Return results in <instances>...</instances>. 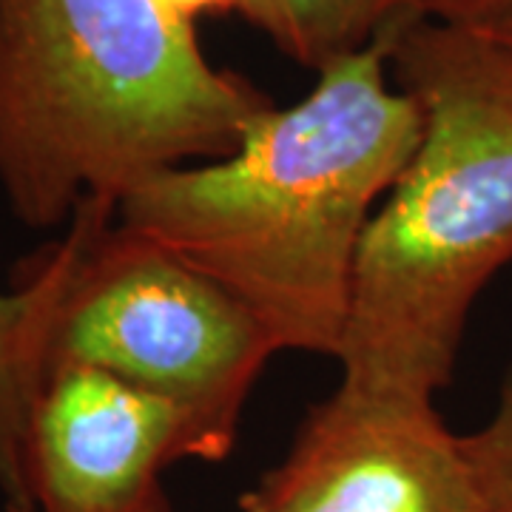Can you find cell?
I'll return each instance as SVG.
<instances>
[{
    "instance_id": "8fae6325",
    "label": "cell",
    "mask_w": 512,
    "mask_h": 512,
    "mask_svg": "<svg viewBox=\"0 0 512 512\" xmlns=\"http://www.w3.org/2000/svg\"><path fill=\"white\" fill-rule=\"evenodd\" d=\"M165 6L185 20H194L197 15H220V12H231V9H245L248 0H163Z\"/></svg>"
},
{
    "instance_id": "30bf717a",
    "label": "cell",
    "mask_w": 512,
    "mask_h": 512,
    "mask_svg": "<svg viewBox=\"0 0 512 512\" xmlns=\"http://www.w3.org/2000/svg\"><path fill=\"white\" fill-rule=\"evenodd\" d=\"M404 12L447 26L484 29L512 15V0H396Z\"/></svg>"
},
{
    "instance_id": "7c38bea8",
    "label": "cell",
    "mask_w": 512,
    "mask_h": 512,
    "mask_svg": "<svg viewBox=\"0 0 512 512\" xmlns=\"http://www.w3.org/2000/svg\"><path fill=\"white\" fill-rule=\"evenodd\" d=\"M481 32H484V35L495 37V40H501V43H507V46H512V15L501 18L498 23H490V26H484Z\"/></svg>"
},
{
    "instance_id": "ba28073f",
    "label": "cell",
    "mask_w": 512,
    "mask_h": 512,
    "mask_svg": "<svg viewBox=\"0 0 512 512\" xmlns=\"http://www.w3.org/2000/svg\"><path fill=\"white\" fill-rule=\"evenodd\" d=\"M402 12L396 0H248L242 9L282 55L313 72L365 49Z\"/></svg>"
},
{
    "instance_id": "7a4b0ae2",
    "label": "cell",
    "mask_w": 512,
    "mask_h": 512,
    "mask_svg": "<svg viewBox=\"0 0 512 512\" xmlns=\"http://www.w3.org/2000/svg\"><path fill=\"white\" fill-rule=\"evenodd\" d=\"M390 77L424 131L367 225L339 362L345 384L436 399L476 299L512 262V46L407 15Z\"/></svg>"
},
{
    "instance_id": "52a82bcc",
    "label": "cell",
    "mask_w": 512,
    "mask_h": 512,
    "mask_svg": "<svg viewBox=\"0 0 512 512\" xmlns=\"http://www.w3.org/2000/svg\"><path fill=\"white\" fill-rule=\"evenodd\" d=\"M43 288L35 274L18 291H0V507L35 512L26 470V427L37 393L35 342Z\"/></svg>"
},
{
    "instance_id": "6da1fadb",
    "label": "cell",
    "mask_w": 512,
    "mask_h": 512,
    "mask_svg": "<svg viewBox=\"0 0 512 512\" xmlns=\"http://www.w3.org/2000/svg\"><path fill=\"white\" fill-rule=\"evenodd\" d=\"M402 12L328 63L308 97L262 111L234 154L134 185L117 222L254 313L279 350L339 359L359 248L421 143V106L390 86Z\"/></svg>"
},
{
    "instance_id": "3957f363",
    "label": "cell",
    "mask_w": 512,
    "mask_h": 512,
    "mask_svg": "<svg viewBox=\"0 0 512 512\" xmlns=\"http://www.w3.org/2000/svg\"><path fill=\"white\" fill-rule=\"evenodd\" d=\"M268 109L163 0H0V191L32 228L234 154Z\"/></svg>"
},
{
    "instance_id": "8992f818",
    "label": "cell",
    "mask_w": 512,
    "mask_h": 512,
    "mask_svg": "<svg viewBox=\"0 0 512 512\" xmlns=\"http://www.w3.org/2000/svg\"><path fill=\"white\" fill-rule=\"evenodd\" d=\"M197 461L194 430L171 402L89 367L37 387L26 427L35 512H174L165 470Z\"/></svg>"
},
{
    "instance_id": "5b68a950",
    "label": "cell",
    "mask_w": 512,
    "mask_h": 512,
    "mask_svg": "<svg viewBox=\"0 0 512 512\" xmlns=\"http://www.w3.org/2000/svg\"><path fill=\"white\" fill-rule=\"evenodd\" d=\"M242 512H487L436 399L339 384L291 450L239 498Z\"/></svg>"
},
{
    "instance_id": "277c9868",
    "label": "cell",
    "mask_w": 512,
    "mask_h": 512,
    "mask_svg": "<svg viewBox=\"0 0 512 512\" xmlns=\"http://www.w3.org/2000/svg\"><path fill=\"white\" fill-rule=\"evenodd\" d=\"M43 288L40 382L89 367L171 402L197 441V461H225L268 359L271 333L220 282L117 222V202L86 200L37 262Z\"/></svg>"
},
{
    "instance_id": "9c48e42d",
    "label": "cell",
    "mask_w": 512,
    "mask_h": 512,
    "mask_svg": "<svg viewBox=\"0 0 512 512\" xmlns=\"http://www.w3.org/2000/svg\"><path fill=\"white\" fill-rule=\"evenodd\" d=\"M487 512H512V367L507 370L490 421L461 436Z\"/></svg>"
}]
</instances>
